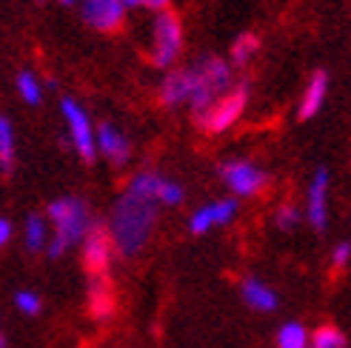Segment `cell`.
<instances>
[{"instance_id":"obj_1","label":"cell","mask_w":351,"mask_h":348,"mask_svg":"<svg viewBox=\"0 0 351 348\" xmlns=\"http://www.w3.org/2000/svg\"><path fill=\"white\" fill-rule=\"evenodd\" d=\"M157 200L149 197H137L132 191H123L112 208V223H109V234H112V246L123 257H137L146 249V243L154 232L157 223Z\"/></svg>"},{"instance_id":"obj_2","label":"cell","mask_w":351,"mask_h":348,"mask_svg":"<svg viewBox=\"0 0 351 348\" xmlns=\"http://www.w3.org/2000/svg\"><path fill=\"white\" fill-rule=\"evenodd\" d=\"M189 72H191L189 109H191V117L200 120L234 86V66L226 60V58L206 55L197 63H191Z\"/></svg>"},{"instance_id":"obj_3","label":"cell","mask_w":351,"mask_h":348,"mask_svg":"<svg viewBox=\"0 0 351 348\" xmlns=\"http://www.w3.org/2000/svg\"><path fill=\"white\" fill-rule=\"evenodd\" d=\"M183 43H186V34H183L180 14L174 9L157 12L152 21V63L169 72L183 55Z\"/></svg>"},{"instance_id":"obj_4","label":"cell","mask_w":351,"mask_h":348,"mask_svg":"<svg viewBox=\"0 0 351 348\" xmlns=\"http://www.w3.org/2000/svg\"><path fill=\"white\" fill-rule=\"evenodd\" d=\"M49 220L55 223V237L63 240L69 249L80 243L86 237L92 225L89 217V206H86L80 197H60L49 203Z\"/></svg>"},{"instance_id":"obj_5","label":"cell","mask_w":351,"mask_h":348,"mask_svg":"<svg viewBox=\"0 0 351 348\" xmlns=\"http://www.w3.org/2000/svg\"><path fill=\"white\" fill-rule=\"evenodd\" d=\"M245 106H249V83L243 80V83L232 86V89L226 92L200 120H195V123L203 132H208V134H223V132H229L237 120L243 117Z\"/></svg>"},{"instance_id":"obj_6","label":"cell","mask_w":351,"mask_h":348,"mask_svg":"<svg viewBox=\"0 0 351 348\" xmlns=\"http://www.w3.org/2000/svg\"><path fill=\"white\" fill-rule=\"evenodd\" d=\"M60 114L66 120L72 149L83 158V163L92 166L97 160V140H95V126L89 120V112H86L75 97H63L60 100Z\"/></svg>"},{"instance_id":"obj_7","label":"cell","mask_w":351,"mask_h":348,"mask_svg":"<svg viewBox=\"0 0 351 348\" xmlns=\"http://www.w3.org/2000/svg\"><path fill=\"white\" fill-rule=\"evenodd\" d=\"M220 180L229 186V191H234V197H254L269 186V174L252 160L234 158L220 163Z\"/></svg>"},{"instance_id":"obj_8","label":"cell","mask_w":351,"mask_h":348,"mask_svg":"<svg viewBox=\"0 0 351 348\" xmlns=\"http://www.w3.org/2000/svg\"><path fill=\"white\" fill-rule=\"evenodd\" d=\"M77 9H80L83 23L100 34L120 32L123 23H126V14H129V9L123 6V0H80Z\"/></svg>"},{"instance_id":"obj_9","label":"cell","mask_w":351,"mask_h":348,"mask_svg":"<svg viewBox=\"0 0 351 348\" xmlns=\"http://www.w3.org/2000/svg\"><path fill=\"white\" fill-rule=\"evenodd\" d=\"M328 169L320 166L314 169L311 183H308V195H306V220L317 234L328 229Z\"/></svg>"},{"instance_id":"obj_10","label":"cell","mask_w":351,"mask_h":348,"mask_svg":"<svg viewBox=\"0 0 351 348\" xmlns=\"http://www.w3.org/2000/svg\"><path fill=\"white\" fill-rule=\"evenodd\" d=\"M112 234L103 223H92L89 232L83 237V266L89 269L92 274H103L109 266V257H112Z\"/></svg>"},{"instance_id":"obj_11","label":"cell","mask_w":351,"mask_h":348,"mask_svg":"<svg viewBox=\"0 0 351 348\" xmlns=\"http://www.w3.org/2000/svg\"><path fill=\"white\" fill-rule=\"evenodd\" d=\"M234 214H237V200H234V197L206 203V206L197 208L195 214H191V220H189V232H191V234H206L208 229H215V225L232 223Z\"/></svg>"},{"instance_id":"obj_12","label":"cell","mask_w":351,"mask_h":348,"mask_svg":"<svg viewBox=\"0 0 351 348\" xmlns=\"http://www.w3.org/2000/svg\"><path fill=\"white\" fill-rule=\"evenodd\" d=\"M95 140H97V154H103V158H106L112 166L123 169L132 160V146L126 140V134H123L117 126L100 123L95 129Z\"/></svg>"},{"instance_id":"obj_13","label":"cell","mask_w":351,"mask_h":348,"mask_svg":"<svg viewBox=\"0 0 351 348\" xmlns=\"http://www.w3.org/2000/svg\"><path fill=\"white\" fill-rule=\"evenodd\" d=\"M157 97L166 109H178V106H189L191 97V72L186 69H169L160 80V89H157Z\"/></svg>"},{"instance_id":"obj_14","label":"cell","mask_w":351,"mask_h":348,"mask_svg":"<svg viewBox=\"0 0 351 348\" xmlns=\"http://www.w3.org/2000/svg\"><path fill=\"white\" fill-rule=\"evenodd\" d=\"M328 97V72H323V69H317L308 83H306V89H303V97H300V106H297V117L300 120H311V117H317L320 109H323V103Z\"/></svg>"},{"instance_id":"obj_15","label":"cell","mask_w":351,"mask_h":348,"mask_svg":"<svg viewBox=\"0 0 351 348\" xmlns=\"http://www.w3.org/2000/svg\"><path fill=\"white\" fill-rule=\"evenodd\" d=\"M240 294H243L245 306L254 308V311H263V314H271V311H277V306H280L277 291H271L266 283L254 280V277H245L243 286H240Z\"/></svg>"},{"instance_id":"obj_16","label":"cell","mask_w":351,"mask_h":348,"mask_svg":"<svg viewBox=\"0 0 351 348\" xmlns=\"http://www.w3.org/2000/svg\"><path fill=\"white\" fill-rule=\"evenodd\" d=\"M260 51V34L257 32H243L234 38L232 43V51H229V63L243 69V66H249L254 60V55Z\"/></svg>"},{"instance_id":"obj_17","label":"cell","mask_w":351,"mask_h":348,"mask_svg":"<svg viewBox=\"0 0 351 348\" xmlns=\"http://www.w3.org/2000/svg\"><path fill=\"white\" fill-rule=\"evenodd\" d=\"M14 86H17V95L26 106H40L43 103V83L38 80V75L32 72V69H21L14 77Z\"/></svg>"},{"instance_id":"obj_18","label":"cell","mask_w":351,"mask_h":348,"mask_svg":"<svg viewBox=\"0 0 351 348\" xmlns=\"http://www.w3.org/2000/svg\"><path fill=\"white\" fill-rule=\"evenodd\" d=\"M0 169L3 174H12L14 169V129L6 114H0Z\"/></svg>"},{"instance_id":"obj_19","label":"cell","mask_w":351,"mask_h":348,"mask_svg":"<svg viewBox=\"0 0 351 348\" xmlns=\"http://www.w3.org/2000/svg\"><path fill=\"white\" fill-rule=\"evenodd\" d=\"M277 348H308V332L303 323L289 320L277 332Z\"/></svg>"},{"instance_id":"obj_20","label":"cell","mask_w":351,"mask_h":348,"mask_svg":"<svg viewBox=\"0 0 351 348\" xmlns=\"http://www.w3.org/2000/svg\"><path fill=\"white\" fill-rule=\"evenodd\" d=\"M346 345L348 340L337 325H320L308 340V348H346Z\"/></svg>"},{"instance_id":"obj_21","label":"cell","mask_w":351,"mask_h":348,"mask_svg":"<svg viewBox=\"0 0 351 348\" xmlns=\"http://www.w3.org/2000/svg\"><path fill=\"white\" fill-rule=\"evenodd\" d=\"M46 246V220L40 214H29L26 217V249L32 254H38Z\"/></svg>"},{"instance_id":"obj_22","label":"cell","mask_w":351,"mask_h":348,"mask_svg":"<svg viewBox=\"0 0 351 348\" xmlns=\"http://www.w3.org/2000/svg\"><path fill=\"white\" fill-rule=\"evenodd\" d=\"M92 314L95 317L112 314V291H109L106 280H92Z\"/></svg>"},{"instance_id":"obj_23","label":"cell","mask_w":351,"mask_h":348,"mask_svg":"<svg viewBox=\"0 0 351 348\" xmlns=\"http://www.w3.org/2000/svg\"><path fill=\"white\" fill-rule=\"evenodd\" d=\"M306 214H300V208H297L294 203H283L277 208V214H274V225L280 232H291V229H297L300 225V220H303Z\"/></svg>"},{"instance_id":"obj_24","label":"cell","mask_w":351,"mask_h":348,"mask_svg":"<svg viewBox=\"0 0 351 348\" xmlns=\"http://www.w3.org/2000/svg\"><path fill=\"white\" fill-rule=\"evenodd\" d=\"M183 197H186L183 186L174 183V180H169V177H163L160 191H157V203H163V206H178V203H183Z\"/></svg>"},{"instance_id":"obj_25","label":"cell","mask_w":351,"mask_h":348,"mask_svg":"<svg viewBox=\"0 0 351 348\" xmlns=\"http://www.w3.org/2000/svg\"><path fill=\"white\" fill-rule=\"evenodd\" d=\"M14 306L23 311V314H29V317H34L40 311V297L34 291H17L14 294Z\"/></svg>"},{"instance_id":"obj_26","label":"cell","mask_w":351,"mask_h":348,"mask_svg":"<svg viewBox=\"0 0 351 348\" xmlns=\"http://www.w3.org/2000/svg\"><path fill=\"white\" fill-rule=\"evenodd\" d=\"M126 9H149V12H166L171 9V0H123Z\"/></svg>"},{"instance_id":"obj_27","label":"cell","mask_w":351,"mask_h":348,"mask_svg":"<svg viewBox=\"0 0 351 348\" xmlns=\"http://www.w3.org/2000/svg\"><path fill=\"white\" fill-rule=\"evenodd\" d=\"M348 260H351V243L343 240V243H337V246L331 249V266H335V269H346Z\"/></svg>"},{"instance_id":"obj_28","label":"cell","mask_w":351,"mask_h":348,"mask_svg":"<svg viewBox=\"0 0 351 348\" xmlns=\"http://www.w3.org/2000/svg\"><path fill=\"white\" fill-rule=\"evenodd\" d=\"M66 249H69V246H66L63 240H58V237H49V257H51V260H60V257L66 254Z\"/></svg>"},{"instance_id":"obj_29","label":"cell","mask_w":351,"mask_h":348,"mask_svg":"<svg viewBox=\"0 0 351 348\" xmlns=\"http://www.w3.org/2000/svg\"><path fill=\"white\" fill-rule=\"evenodd\" d=\"M9 237H12V223L6 217H0V249L9 243Z\"/></svg>"},{"instance_id":"obj_30","label":"cell","mask_w":351,"mask_h":348,"mask_svg":"<svg viewBox=\"0 0 351 348\" xmlns=\"http://www.w3.org/2000/svg\"><path fill=\"white\" fill-rule=\"evenodd\" d=\"M55 3H60V6H66V9H69V6H77L80 0H55Z\"/></svg>"},{"instance_id":"obj_31","label":"cell","mask_w":351,"mask_h":348,"mask_svg":"<svg viewBox=\"0 0 351 348\" xmlns=\"http://www.w3.org/2000/svg\"><path fill=\"white\" fill-rule=\"evenodd\" d=\"M0 348H6V337L3 334H0Z\"/></svg>"},{"instance_id":"obj_32","label":"cell","mask_w":351,"mask_h":348,"mask_svg":"<svg viewBox=\"0 0 351 348\" xmlns=\"http://www.w3.org/2000/svg\"><path fill=\"white\" fill-rule=\"evenodd\" d=\"M34 3H46V0H34Z\"/></svg>"}]
</instances>
